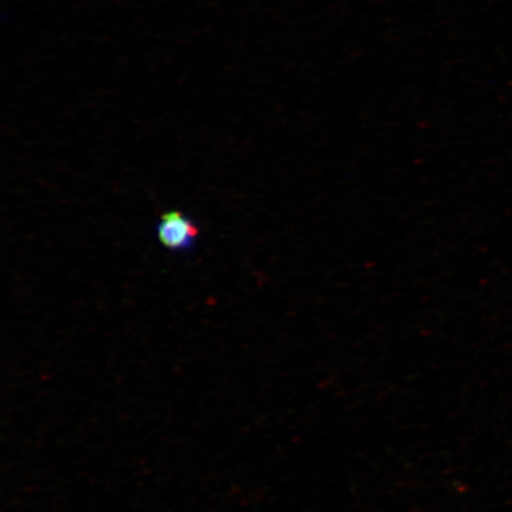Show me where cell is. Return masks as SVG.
Returning a JSON list of instances; mask_svg holds the SVG:
<instances>
[{"instance_id":"6da1fadb","label":"cell","mask_w":512,"mask_h":512,"mask_svg":"<svg viewBox=\"0 0 512 512\" xmlns=\"http://www.w3.org/2000/svg\"><path fill=\"white\" fill-rule=\"evenodd\" d=\"M156 232L162 245L172 252H190L200 234L194 221L181 211H169L160 217Z\"/></svg>"}]
</instances>
